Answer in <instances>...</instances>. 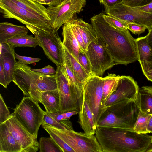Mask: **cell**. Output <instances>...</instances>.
<instances>
[{
	"instance_id": "6da1fadb",
	"label": "cell",
	"mask_w": 152,
	"mask_h": 152,
	"mask_svg": "<svg viewBox=\"0 0 152 152\" xmlns=\"http://www.w3.org/2000/svg\"><path fill=\"white\" fill-rule=\"evenodd\" d=\"M102 12L90 19L92 26L102 43L112 56L115 65H127L138 61L135 39L127 29H116L104 20Z\"/></svg>"
},
{
	"instance_id": "7a4b0ae2",
	"label": "cell",
	"mask_w": 152,
	"mask_h": 152,
	"mask_svg": "<svg viewBox=\"0 0 152 152\" xmlns=\"http://www.w3.org/2000/svg\"><path fill=\"white\" fill-rule=\"evenodd\" d=\"M95 135L102 152H144L152 143L146 134L113 127L97 126Z\"/></svg>"
},
{
	"instance_id": "3957f363",
	"label": "cell",
	"mask_w": 152,
	"mask_h": 152,
	"mask_svg": "<svg viewBox=\"0 0 152 152\" xmlns=\"http://www.w3.org/2000/svg\"><path fill=\"white\" fill-rule=\"evenodd\" d=\"M14 70L13 82L24 96L31 97L38 103H40L41 92L57 89L55 74L46 75L33 71L29 66L18 61Z\"/></svg>"
},
{
	"instance_id": "277c9868",
	"label": "cell",
	"mask_w": 152,
	"mask_h": 152,
	"mask_svg": "<svg viewBox=\"0 0 152 152\" xmlns=\"http://www.w3.org/2000/svg\"><path fill=\"white\" fill-rule=\"evenodd\" d=\"M140 109L135 100L126 99L108 107L97 126L134 131Z\"/></svg>"
},
{
	"instance_id": "5b68a950",
	"label": "cell",
	"mask_w": 152,
	"mask_h": 152,
	"mask_svg": "<svg viewBox=\"0 0 152 152\" xmlns=\"http://www.w3.org/2000/svg\"><path fill=\"white\" fill-rule=\"evenodd\" d=\"M38 103L31 97L24 96L11 114L36 139L40 125L44 124V117L46 113Z\"/></svg>"
},
{
	"instance_id": "8992f818",
	"label": "cell",
	"mask_w": 152,
	"mask_h": 152,
	"mask_svg": "<svg viewBox=\"0 0 152 152\" xmlns=\"http://www.w3.org/2000/svg\"><path fill=\"white\" fill-rule=\"evenodd\" d=\"M26 26L36 38L47 58L57 66L63 65L64 53L58 31H46L31 26Z\"/></svg>"
},
{
	"instance_id": "52a82bcc",
	"label": "cell",
	"mask_w": 152,
	"mask_h": 152,
	"mask_svg": "<svg viewBox=\"0 0 152 152\" xmlns=\"http://www.w3.org/2000/svg\"><path fill=\"white\" fill-rule=\"evenodd\" d=\"M0 12L4 18L15 19L26 26L46 31L55 30L50 20L20 8L8 0H0Z\"/></svg>"
},
{
	"instance_id": "ba28073f",
	"label": "cell",
	"mask_w": 152,
	"mask_h": 152,
	"mask_svg": "<svg viewBox=\"0 0 152 152\" xmlns=\"http://www.w3.org/2000/svg\"><path fill=\"white\" fill-rule=\"evenodd\" d=\"M104 81V77L92 75L87 78L84 85L83 98L93 113L96 125L108 107L103 98Z\"/></svg>"
},
{
	"instance_id": "9c48e42d",
	"label": "cell",
	"mask_w": 152,
	"mask_h": 152,
	"mask_svg": "<svg viewBox=\"0 0 152 152\" xmlns=\"http://www.w3.org/2000/svg\"><path fill=\"white\" fill-rule=\"evenodd\" d=\"M75 152H102L95 135L88 136L84 132L72 129H61L45 124Z\"/></svg>"
},
{
	"instance_id": "30bf717a",
	"label": "cell",
	"mask_w": 152,
	"mask_h": 152,
	"mask_svg": "<svg viewBox=\"0 0 152 152\" xmlns=\"http://www.w3.org/2000/svg\"><path fill=\"white\" fill-rule=\"evenodd\" d=\"M86 0H63L58 5L47 8L53 29L57 31L63 24L83 10Z\"/></svg>"
},
{
	"instance_id": "8fae6325",
	"label": "cell",
	"mask_w": 152,
	"mask_h": 152,
	"mask_svg": "<svg viewBox=\"0 0 152 152\" xmlns=\"http://www.w3.org/2000/svg\"><path fill=\"white\" fill-rule=\"evenodd\" d=\"M85 52L91 65V76L102 77L106 71L115 65L112 56L98 37L90 44Z\"/></svg>"
},
{
	"instance_id": "7c38bea8",
	"label": "cell",
	"mask_w": 152,
	"mask_h": 152,
	"mask_svg": "<svg viewBox=\"0 0 152 152\" xmlns=\"http://www.w3.org/2000/svg\"><path fill=\"white\" fill-rule=\"evenodd\" d=\"M105 13L127 23H134L145 26L148 31L152 28V13L135 7L122 3L105 7Z\"/></svg>"
},
{
	"instance_id": "4fadbf2b",
	"label": "cell",
	"mask_w": 152,
	"mask_h": 152,
	"mask_svg": "<svg viewBox=\"0 0 152 152\" xmlns=\"http://www.w3.org/2000/svg\"><path fill=\"white\" fill-rule=\"evenodd\" d=\"M55 75L60 96L61 112H79V106L71 90L64 65L57 66Z\"/></svg>"
},
{
	"instance_id": "5bb4252c",
	"label": "cell",
	"mask_w": 152,
	"mask_h": 152,
	"mask_svg": "<svg viewBox=\"0 0 152 152\" xmlns=\"http://www.w3.org/2000/svg\"><path fill=\"white\" fill-rule=\"evenodd\" d=\"M21 148V152H36L39 149V142L26 130L12 114L4 122Z\"/></svg>"
},
{
	"instance_id": "9a60e30c",
	"label": "cell",
	"mask_w": 152,
	"mask_h": 152,
	"mask_svg": "<svg viewBox=\"0 0 152 152\" xmlns=\"http://www.w3.org/2000/svg\"><path fill=\"white\" fill-rule=\"evenodd\" d=\"M139 88L137 82L130 76H121L116 91L105 102L107 107L126 99L135 100Z\"/></svg>"
},
{
	"instance_id": "2e32d148",
	"label": "cell",
	"mask_w": 152,
	"mask_h": 152,
	"mask_svg": "<svg viewBox=\"0 0 152 152\" xmlns=\"http://www.w3.org/2000/svg\"><path fill=\"white\" fill-rule=\"evenodd\" d=\"M0 45V60L2 63L7 85L13 81L14 68L16 62L14 48L7 42Z\"/></svg>"
},
{
	"instance_id": "e0dca14e",
	"label": "cell",
	"mask_w": 152,
	"mask_h": 152,
	"mask_svg": "<svg viewBox=\"0 0 152 152\" xmlns=\"http://www.w3.org/2000/svg\"><path fill=\"white\" fill-rule=\"evenodd\" d=\"M78 122L84 132L88 136L95 135L97 125L95 124L93 113L84 99L80 107Z\"/></svg>"
},
{
	"instance_id": "ac0fdd59",
	"label": "cell",
	"mask_w": 152,
	"mask_h": 152,
	"mask_svg": "<svg viewBox=\"0 0 152 152\" xmlns=\"http://www.w3.org/2000/svg\"><path fill=\"white\" fill-rule=\"evenodd\" d=\"M64 64L63 65L65 69L71 90L80 107L84 99V85L80 83L74 72L69 60L64 53Z\"/></svg>"
},
{
	"instance_id": "d6986e66",
	"label": "cell",
	"mask_w": 152,
	"mask_h": 152,
	"mask_svg": "<svg viewBox=\"0 0 152 152\" xmlns=\"http://www.w3.org/2000/svg\"><path fill=\"white\" fill-rule=\"evenodd\" d=\"M21 147L5 123L0 124V152H21Z\"/></svg>"
},
{
	"instance_id": "ffe728a7",
	"label": "cell",
	"mask_w": 152,
	"mask_h": 152,
	"mask_svg": "<svg viewBox=\"0 0 152 152\" xmlns=\"http://www.w3.org/2000/svg\"><path fill=\"white\" fill-rule=\"evenodd\" d=\"M62 34L63 37V45L77 60L79 53L81 51L68 20L63 25Z\"/></svg>"
},
{
	"instance_id": "44dd1931",
	"label": "cell",
	"mask_w": 152,
	"mask_h": 152,
	"mask_svg": "<svg viewBox=\"0 0 152 152\" xmlns=\"http://www.w3.org/2000/svg\"><path fill=\"white\" fill-rule=\"evenodd\" d=\"M40 101L47 113L61 112L60 96L57 89L41 92Z\"/></svg>"
},
{
	"instance_id": "7402d4cb",
	"label": "cell",
	"mask_w": 152,
	"mask_h": 152,
	"mask_svg": "<svg viewBox=\"0 0 152 152\" xmlns=\"http://www.w3.org/2000/svg\"><path fill=\"white\" fill-rule=\"evenodd\" d=\"M135 100L140 110L152 115V86H143L139 88Z\"/></svg>"
},
{
	"instance_id": "603a6c76",
	"label": "cell",
	"mask_w": 152,
	"mask_h": 152,
	"mask_svg": "<svg viewBox=\"0 0 152 152\" xmlns=\"http://www.w3.org/2000/svg\"><path fill=\"white\" fill-rule=\"evenodd\" d=\"M26 27L14 24L7 22L0 23V43L18 35L27 34Z\"/></svg>"
},
{
	"instance_id": "cb8c5ba5",
	"label": "cell",
	"mask_w": 152,
	"mask_h": 152,
	"mask_svg": "<svg viewBox=\"0 0 152 152\" xmlns=\"http://www.w3.org/2000/svg\"><path fill=\"white\" fill-rule=\"evenodd\" d=\"M76 16L72 20L79 30L87 48L90 44L97 39V35L92 25L86 23L81 18H77Z\"/></svg>"
},
{
	"instance_id": "d4e9b609",
	"label": "cell",
	"mask_w": 152,
	"mask_h": 152,
	"mask_svg": "<svg viewBox=\"0 0 152 152\" xmlns=\"http://www.w3.org/2000/svg\"><path fill=\"white\" fill-rule=\"evenodd\" d=\"M135 39L138 61L141 66L145 63L152 62V49L148 43L146 35Z\"/></svg>"
},
{
	"instance_id": "484cf974",
	"label": "cell",
	"mask_w": 152,
	"mask_h": 152,
	"mask_svg": "<svg viewBox=\"0 0 152 152\" xmlns=\"http://www.w3.org/2000/svg\"><path fill=\"white\" fill-rule=\"evenodd\" d=\"M8 0L20 8L26 10L34 14L41 15L50 20L47 12V8L42 4L33 0Z\"/></svg>"
},
{
	"instance_id": "4316f807",
	"label": "cell",
	"mask_w": 152,
	"mask_h": 152,
	"mask_svg": "<svg viewBox=\"0 0 152 152\" xmlns=\"http://www.w3.org/2000/svg\"><path fill=\"white\" fill-rule=\"evenodd\" d=\"M9 44L15 48L18 47H31L35 48L39 46L36 38L32 35L27 34L18 35L11 38L6 41Z\"/></svg>"
},
{
	"instance_id": "83f0119b",
	"label": "cell",
	"mask_w": 152,
	"mask_h": 152,
	"mask_svg": "<svg viewBox=\"0 0 152 152\" xmlns=\"http://www.w3.org/2000/svg\"><path fill=\"white\" fill-rule=\"evenodd\" d=\"M120 76L114 74H108L104 77L103 87V98L106 102L116 91Z\"/></svg>"
},
{
	"instance_id": "f1b7e54d",
	"label": "cell",
	"mask_w": 152,
	"mask_h": 152,
	"mask_svg": "<svg viewBox=\"0 0 152 152\" xmlns=\"http://www.w3.org/2000/svg\"><path fill=\"white\" fill-rule=\"evenodd\" d=\"M62 46L64 54L69 60L73 71L80 81L84 85L86 79L89 76L75 57L64 47L63 43Z\"/></svg>"
},
{
	"instance_id": "f546056e",
	"label": "cell",
	"mask_w": 152,
	"mask_h": 152,
	"mask_svg": "<svg viewBox=\"0 0 152 152\" xmlns=\"http://www.w3.org/2000/svg\"><path fill=\"white\" fill-rule=\"evenodd\" d=\"M40 152H63L54 140L50 137H41L39 142Z\"/></svg>"
},
{
	"instance_id": "4dcf8cb0",
	"label": "cell",
	"mask_w": 152,
	"mask_h": 152,
	"mask_svg": "<svg viewBox=\"0 0 152 152\" xmlns=\"http://www.w3.org/2000/svg\"><path fill=\"white\" fill-rule=\"evenodd\" d=\"M151 115L148 114L140 110L136 121L134 124V130L140 134L149 133L148 127Z\"/></svg>"
},
{
	"instance_id": "1f68e13d",
	"label": "cell",
	"mask_w": 152,
	"mask_h": 152,
	"mask_svg": "<svg viewBox=\"0 0 152 152\" xmlns=\"http://www.w3.org/2000/svg\"><path fill=\"white\" fill-rule=\"evenodd\" d=\"M44 124H47L56 128L61 129H73L72 123L69 120H62L60 121H56L48 113L46 112L44 117Z\"/></svg>"
},
{
	"instance_id": "d6a6232c",
	"label": "cell",
	"mask_w": 152,
	"mask_h": 152,
	"mask_svg": "<svg viewBox=\"0 0 152 152\" xmlns=\"http://www.w3.org/2000/svg\"><path fill=\"white\" fill-rule=\"evenodd\" d=\"M42 127L49 134L60 147L63 152H75L68 145L63 141L56 133L49 128L45 124L42 125Z\"/></svg>"
},
{
	"instance_id": "836d02e7",
	"label": "cell",
	"mask_w": 152,
	"mask_h": 152,
	"mask_svg": "<svg viewBox=\"0 0 152 152\" xmlns=\"http://www.w3.org/2000/svg\"><path fill=\"white\" fill-rule=\"evenodd\" d=\"M103 17L106 22L111 27L120 30L127 29V23L108 15L104 14Z\"/></svg>"
},
{
	"instance_id": "e575fe53",
	"label": "cell",
	"mask_w": 152,
	"mask_h": 152,
	"mask_svg": "<svg viewBox=\"0 0 152 152\" xmlns=\"http://www.w3.org/2000/svg\"><path fill=\"white\" fill-rule=\"evenodd\" d=\"M72 18L68 20L70 27L78 42L80 51L83 53L85 52L87 50V48L79 30L72 21Z\"/></svg>"
},
{
	"instance_id": "d590c367",
	"label": "cell",
	"mask_w": 152,
	"mask_h": 152,
	"mask_svg": "<svg viewBox=\"0 0 152 152\" xmlns=\"http://www.w3.org/2000/svg\"><path fill=\"white\" fill-rule=\"evenodd\" d=\"M77 61L87 74L89 76H90L91 73V66L86 52H79Z\"/></svg>"
},
{
	"instance_id": "8d00e7d4",
	"label": "cell",
	"mask_w": 152,
	"mask_h": 152,
	"mask_svg": "<svg viewBox=\"0 0 152 152\" xmlns=\"http://www.w3.org/2000/svg\"><path fill=\"white\" fill-rule=\"evenodd\" d=\"M10 112L1 94L0 95V124L5 122L10 117Z\"/></svg>"
},
{
	"instance_id": "74e56055",
	"label": "cell",
	"mask_w": 152,
	"mask_h": 152,
	"mask_svg": "<svg viewBox=\"0 0 152 152\" xmlns=\"http://www.w3.org/2000/svg\"><path fill=\"white\" fill-rule=\"evenodd\" d=\"M15 58L18 60V62L26 65L38 62L41 60V59L39 58H35L20 56L15 53Z\"/></svg>"
},
{
	"instance_id": "f35d334b",
	"label": "cell",
	"mask_w": 152,
	"mask_h": 152,
	"mask_svg": "<svg viewBox=\"0 0 152 152\" xmlns=\"http://www.w3.org/2000/svg\"><path fill=\"white\" fill-rule=\"evenodd\" d=\"M127 27L133 34L136 35L144 32L147 29L145 26L134 23H127Z\"/></svg>"
},
{
	"instance_id": "ab89813d",
	"label": "cell",
	"mask_w": 152,
	"mask_h": 152,
	"mask_svg": "<svg viewBox=\"0 0 152 152\" xmlns=\"http://www.w3.org/2000/svg\"><path fill=\"white\" fill-rule=\"evenodd\" d=\"M152 1V0H123L122 3L133 7L146 5Z\"/></svg>"
},
{
	"instance_id": "60d3db41",
	"label": "cell",
	"mask_w": 152,
	"mask_h": 152,
	"mask_svg": "<svg viewBox=\"0 0 152 152\" xmlns=\"http://www.w3.org/2000/svg\"><path fill=\"white\" fill-rule=\"evenodd\" d=\"M141 67L143 73L148 80L152 82V62L145 63Z\"/></svg>"
},
{
	"instance_id": "b9f144b4",
	"label": "cell",
	"mask_w": 152,
	"mask_h": 152,
	"mask_svg": "<svg viewBox=\"0 0 152 152\" xmlns=\"http://www.w3.org/2000/svg\"><path fill=\"white\" fill-rule=\"evenodd\" d=\"M31 69L33 71L46 75H54L56 72V70L54 68L49 65L42 68L34 69L31 68Z\"/></svg>"
},
{
	"instance_id": "7bdbcfd3",
	"label": "cell",
	"mask_w": 152,
	"mask_h": 152,
	"mask_svg": "<svg viewBox=\"0 0 152 152\" xmlns=\"http://www.w3.org/2000/svg\"><path fill=\"white\" fill-rule=\"evenodd\" d=\"M42 5L50 7H54L59 4L62 1L61 0H33Z\"/></svg>"
},
{
	"instance_id": "ee69618b",
	"label": "cell",
	"mask_w": 152,
	"mask_h": 152,
	"mask_svg": "<svg viewBox=\"0 0 152 152\" xmlns=\"http://www.w3.org/2000/svg\"><path fill=\"white\" fill-rule=\"evenodd\" d=\"M99 1L105 7H109L122 3L123 0H99Z\"/></svg>"
},
{
	"instance_id": "f6af8a7d",
	"label": "cell",
	"mask_w": 152,
	"mask_h": 152,
	"mask_svg": "<svg viewBox=\"0 0 152 152\" xmlns=\"http://www.w3.org/2000/svg\"><path fill=\"white\" fill-rule=\"evenodd\" d=\"M0 83L4 88H6L8 85L6 82L3 65L0 60Z\"/></svg>"
},
{
	"instance_id": "bcb514c9",
	"label": "cell",
	"mask_w": 152,
	"mask_h": 152,
	"mask_svg": "<svg viewBox=\"0 0 152 152\" xmlns=\"http://www.w3.org/2000/svg\"><path fill=\"white\" fill-rule=\"evenodd\" d=\"M49 113L53 119L57 121H60L62 120H66L63 113L58 112Z\"/></svg>"
},
{
	"instance_id": "7dc6e473",
	"label": "cell",
	"mask_w": 152,
	"mask_h": 152,
	"mask_svg": "<svg viewBox=\"0 0 152 152\" xmlns=\"http://www.w3.org/2000/svg\"><path fill=\"white\" fill-rule=\"evenodd\" d=\"M135 7L146 12L152 13V1L146 5Z\"/></svg>"
},
{
	"instance_id": "c3c4849f",
	"label": "cell",
	"mask_w": 152,
	"mask_h": 152,
	"mask_svg": "<svg viewBox=\"0 0 152 152\" xmlns=\"http://www.w3.org/2000/svg\"><path fill=\"white\" fill-rule=\"evenodd\" d=\"M79 112L77 111H72L63 113L64 115L66 118V120L70 119V117L78 113Z\"/></svg>"
},
{
	"instance_id": "681fc988",
	"label": "cell",
	"mask_w": 152,
	"mask_h": 152,
	"mask_svg": "<svg viewBox=\"0 0 152 152\" xmlns=\"http://www.w3.org/2000/svg\"><path fill=\"white\" fill-rule=\"evenodd\" d=\"M146 36L148 43L152 49V28L148 31Z\"/></svg>"
},
{
	"instance_id": "f907efd6",
	"label": "cell",
	"mask_w": 152,
	"mask_h": 152,
	"mask_svg": "<svg viewBox=\"0 0 152 152\" xmlns=\"http://www.w3.org/2000/svg\"><path fill=\"white\" fill-rule=\"evenodd\" d=\"M148 130L149 133H152V115L150 118L148 127Z\"/></svg>"
},
{
	"instance_id": "816d5d0a",
	"label": "cell",
	"mask_w": 152,
	"mask_h": 152,
	"mask_svg": "<svg viewBox=\"0 0 152 152\" xmlns=\"http://www.w3.org/2000/svg\"><path fill=\"white\" fill-rule=\"evenodd\" d=\"M146 151L149 152H152V148L148 150L147 151Z\"/></svg>"
},
{
	"instance_id": "f5cc1de1",
	"label": "cell",
	"mask_w": 152,
	"mask_h": 152,
	"mask_svg": "<svg viewBox=\"0 0 152 152\" xmlns=\"http://www.w3.org/2000/svg\"><path fill=\"white\" fill-rule=\"evenodd\" d=\"M151 143H152V139H151Z\"/></svg>"
},
{
	"instance_id": "db71d44e",
	"label": "cell",
	"mask_w": 152,
	"mask_h": 152,
	"mask_svg": "<svg viewBox=\"0 0 152 152\" xmlns=\"http://www.w3.org/2000/svg\"><path fill=\"white\" fill-rule=\"evenodd\" d=\"M61 1H63V0H61Z\"/></svg>"
}]
</instances>
